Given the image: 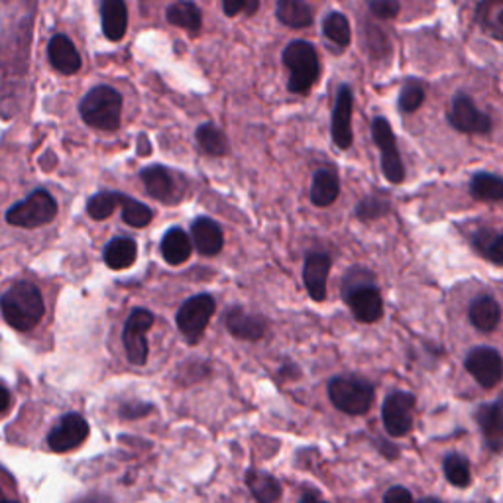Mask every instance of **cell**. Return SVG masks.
<instances>
[{"label": "cell", "instance_id": "cell-1", "mask_svg": "<svg viewBox=\"0 0 503 503\" xmlns=\"http://www.w3.org/2000/svg\"><path fill=\"white\" fill-rule=\"evenodd\" d=\"M0 311L10 327L20 332H28L40 325L43 312H46V303H43L40 287L22 279L6 289V293L0 299Z\"/></svg>", "mask_w": 503, "mask_h": 503}, {"label": "cell", "instance_id": "cell-2", "mask_svg": "<svg viewBox=\"0 0 503 503\" xmlns=\"http://www.w3.org/2000/svg\"><path fill=\"white\" fill-rule=\"evenodd\" d=\"M79 115L87 126L97 130H116L122 118V95L113 87L98 85L83 97Z\"/></svg>", "mask_w": 503, "mask_h": 503}, {"label": "cell", "instance_id": "cell-3", "mask_svg": "<svg viewBox=\"0 0 503 503\" xmlns=\"http://www.w3.org/2000/svg\"><path fill=\"white\" fill-rule=\"evenodd\" d=\"M282 60L289 70V91L297 95L309 93L321 75V63L315 46L303 40H295L284 50Z\"/></svg>", "mask_w": 503, "mask_h": 503}, {"label": "cell", "instance_id": "cell-4", "mask_svg": "<svg viewBox=\"0 0 503 503\" xmlns=\"http://www.w3.org/2000/svg\"><path fill=\"white\" fill-rule=\"evenodd\" d=\"M329 397L346 415H364L372 407L374 386L358 376H337L329 384Z\"/></svg>", "mask_w": 503, "mask_h": 503}, {"label": "cell", "instance_id": "cell-5", "mask_svg": "<svg viewBox=\"0 0 503 503\" xmlns=\"http://www.w3.org/2000/svg\"><path fill=\"white\" fill-rule=\"evenodd\" d=\"M58 217V203L46 189H36L6 212V222L18 228H40Z\"/></svg>", "mask_w": 503, "mask_h": 503}, {"label": "cell", "instance_id": "cell-6", "mask_svg": "<svg viewBox=\"0 0 503 503\" xmlns=\"http://www.w3.org/2000/svg\"><path fill=\"white\" fill-rule=\"evenodd\" d=\"M215 299L207 293H200L187 299L182 309L177 311V329L182 331L189 344H199L200 339L205 337L209 322L212 315H215Z\"/></svg>", "mask_w": 503, "mask_h": 503}, {"label": "cell", "instance_id": "cell-7", "mask_svg": "<svg viewBox=\"0 0 503 503\" xmlns=\"http://www.w3.org/2000/svg\"><path fill=\"white\" fill-rule=\"evenodd\" d=\"M154 312L148 309L136 307L132 309L122 331V344L128 362L134 366H144L148 362L150 346H148V331L154 327Z\"/></svg>", "mask_w": 503, "mask_h": 503}, {"label": "cell", "instance_id": "cell-8", "mask_svg": "<svg viewBox=\"0 0 503 503\" xmlns=\"http://www.w3.org/2000/svg\"><path fill=\"white\" fill-rule=\"evenodd\" d=\"M372 138L374 144L382 152V170L389 183H401L405 179V167L401 162V155L397 150V142L391 130L389 122L382 116H376L372 122Z\"/></svg>", "mask_w": 503, "mask_h": 503}, {"label": "cell", "instance_id": "cell-9", "mask_svg": "<svg viewBox=\"0 0 503 503\" xmlns=\"http://www.w3.org/2000/svg\"><path fill=\"white\" fill-rule=\"evenodd\" d=\"M413 413H415V396L409 391H394L384 401L382 419L391 437H405L413 429Z\"/></svg>", "mask_w": 503, "mask_h": 503}, {"label": "cell", "instance_id": "cell-10", "mask_svg": "<svg viewBox=\"0 0 503 503\" xmlns=\"http://www.w3.org/2000/svg\"><path fill=\"white\" fill-rule=\"evenodd\" d=\"M464 366L484 389L496 387L501 382L503 362H501V354L496 349H489V346H478V349H474L472 352H468Z\"/></svg>", "mask_w": 503, "mask_h": 503}, {"label": "cell", "instance_id": "cell-11", "mask_svg": "<svg viewBox=\"0 0 503 503\" xmlns=\"http://www.w3.org/2000/svg\"><path fill=\"white\" fill-rule=\"evenodd\" d=\"M449 120L452 128L464 134H488L491 130L489 115L482 113L466 93L454 95L449 110Z\"/></svg>", "mask_w": 503, "mask_h": 503}, {"label": "cell", "instance_id": "cell-12", "mask_svg": "<svg viewBox=\"0 0 503 503\" xmlns=\"http://www.w3.org/2000/svg\"><path fill=\"white\" fill-rule=\"evenodd\" d=\"M342 297L352 309L356 321L370 325V322H377L384 317V299L374 282L346 289V292H342Z\"/></svg>", "mask_w": 503, "mask_h": 503}, {"label": "cell", "instance_id": "cell-13", "mask_svg": "<svg viewBox=\"0 0 503 503\" xmlns=\"http://www.w3.org/2000/svg\"><path fill=\"white\" fill-rule=\"evenodd\" d=\"M88 437V423L79 413H67L48 434V444L53 452H70L81 446Z\"/></svg>", "mask_w": 503, "mask_h": 503}, {"label": "cell", "instance_id": "cell-14", "mask_svg": "<svg viewBox=\"0 0 503 503\" xmlns=\"http://www.w3.org/2000/svg\"><path fill=\"white\" fill-rule=\"evenodd\" d=\"M142 183L146 185L150 197L162 200L165 205L179 203L183 199V189L175 183V175L163 165H150L140 172Z\"/></svg>", "mask_w": 503, "mask_h": 503}, {"label": "cell", "instance_id": "cell-15", "mask_svg": "<svg viewBox=\"0 0 503 503\" xmlns=\"http://www.w3.org/2000/svg\"><path fill=\"white\" fill-rule=\"evenodd\" d=\"M352 105L350 87L340 85L332 113V140L340 150H349L352 146Z\"/></svg>", "mask_w": 503, "mask_h": 503}, {"label": "cell", "instance_id": "cell-16", "mask_svg": "<svg viewBox=\"0 0 503 503\" xmlns=\"http://www.w3.org/2000/svg\"><path fill=\"white\" fill-rule=\"evenodd\" d=\"M225 322L232 337L238 340L256 342L264 339V334L267 331V321L262 315H258V312L244 311L242 307H232L227 312Z\"/></svg>", "mask_w": 503, "mask_h": 503}, {"label": "cell", "instance_id": "cell-17", "mask_svg": "<svg viewBox=\"0 0 503 503\" xmlns=\"http://www.w3.org/2000/svg\"><path fill=\"white\" fill-rule=\"evenodd\" d=\"M48 58L55 71L63 75H75L81 70V55L77 51L75 43L65 33H55L48 43Z\"/></svg>", "mask_w": 503, "mask_h": 503}, {"label": "cell", "instance_id": "cell-18", "mask_svg": "<svg viewBox=\"0 0 503 503\" xmlns=\"http://www.w3.org/2000/svg\"><path fill=\"white\" fill-rule=\"evenodd\" d=\"M331 274V258L327 254H311L305 262L303 282L312 301L327 299V279Z\"/></svg>", "mask_w": 503, "mask_h": 503}, {"label": "cell", "instance_id": "cell-19", "mask_svg": "<svg viewBox=\"0 0 503 503\" xmlns=\"http://www.w3.org/2000/svg\"><path fill=\"white\" fill-rule=\"evenodd\" d=\"M100 20L107 40L120 42L128 30V8L125 0H100Z\"/></svg>", "mask_w": 503, "mask_h": 503}, {"label": "cell", "instance_id": "cell-20", "mask_svg": "<svg viewBox=\"0 0 503 503\" xmlns=\"http://www.w3.org/2000/svg\"><path fill=\"white\" fill-rule=\"evenodd\" d=\"M191 242L195 244L199 254L217 256L222 250V246H225V237H222V228L215 220L200 217L191 227Z\"/></svg>", "mask_w": 503, "mask_h": 503}, {"label": "cell", "instance_id": "cell-21", "mask_svg": "<svg viewBox=\"0 0 503 503\" xmlns=\"http://www.w3.org/2000/svg\"><path fill=\"white\" fill-rule=\"evenodd\" d=\"M468 315H470V322L476 331L494 332L501 321V307L491 295H480L472 301Z\"/></svg>", "mask_w": 503, "mask_h": 503}, {"label": "cell", "instance_id": "cell-22", "mask_svg": "<svg viewBox=\"0 0 503 503\" xmlns=\"http://www.w3.org/2000/svg\"><path fill=\"white\" fill-rule=\"evenodd\" d=\"M480 429L484 433V439L491 452H501L503 446V423H501V404L494 401L489 405H482L478 411Z\"/></svg>", "mask_w": 503, "mask_h": 503}, {"label": "cell", "instance_id": "cell-23", "mask_svg": "<svg viewBox=\"0 0 503 503\" xmlns=\"http://www.w3.org/2000/svg\"><path fill=\"white\" fill-rule=\"evenodd\" d=\"M193 254L191 237L183 228H170L162 240V256L170 265L185 264Z\"/></svg>", "mask_w": 503, "mask_h": 503}, {"label": "cell", "instance_id": "cell-24", "mask_svg": "<svg viewBox=\"0 0 503 503\" xmlns=\"http://www.w3.org/2000/svg\"><path fill=\"white\" fill-rule=\"evenodd\" d=\"M340 182L332 170H319L312 175L311 203L315 207H331L339 199Z\"/></svg>", "mask_w": 503, "mask_h": 503}, {"label": "cell", "instance_id": "cell-25", "mask_svg": "<svg viewBox=\"0 0 503 503\" xmlns=\"http://www.w3.org/2000/svg\"><path fill=\"white\" fill-rule=\"evenodd\" d=\"M138 258V246L132 238L118 237L105 246V264L110 270H126Z\"/></svg>", "mask_w": 503, "mask_h": 503}, {"label": "cell", "instance_id": "cell-26", "mask_svg": "<svg viewBox=\"0 0 503 503\" xmlns=\"http://www.w3.org/2000/svg\"><path fill=\"white\" fill-rule=\"evenodd\" d=\"M474 16L480 28L491 38L503 40V0H480Z\"/></svg>", "mask_w": 503, "mask_h": 503}, {"label": "cell", "instance_id": "cell-27", "mask_svg": "<svg viewBox=\"0 0 503 503\" xmlns=\"http://www.w3.org/2000/svg\"><path fill=\"white\" fill-rule=\"evenodd\" d=\"M165 18L172 26L183 28L187 32H199L203 26V14H200V8L191 3V0H179L167 6Z\"/></svg>", "mask_w": 503, "mask_h": 503}, {"label": "cell", "instance_id": "cell-28", "mask_svg": "<svg viewBox=\"0 0 503 503\" xmlns=\"http://www.w3.org/2000/svg\"><path fill=\"white\" fill-rule=\"evenodd\" d=\"M275 14L289 28H309L312 24V10L305 0H275Z\"/></svg>", "mask_w": 503, "mask_h": 503}, {"label": "cell", "instance_id": "cell-29", "mask_svg": "<svg viewBox=\"0 0 503 503\" xmlns=\"http://www.w3.org/2000/svg\"><path fill=\"white\" fill-rule=\"evenodd\" d=\"M246 486H248L250 494L260 503H274L282 498V486L277 480L270 474L260 470H248L246 472Z\"/></svg>", "mask_w": 503, "mask_h": 503}, {"label": "cell", "instance_id": "cell-30", "mask_svg": "<svg viewBox=\"0 0 503 503\" xmlns=\"http://www.w3.org/2000/svg\"><path fill=\"white\" fill-rule=\"evenodd\" d=\"M474 248L491 264L503 265V234L499 230L482 228L472 234Z\"/></svg>", "mask_w": 503, "mask_h": 503}, {"label": "cell", "instance_id": "cell-31", "mask_svg": "<svg viewBox=\"0 0 503 503\" xmlns=\"http://www.w3.org/2000/svg\"><path fill=\"white\" fill-rule=\"evenodd\" d=\"M470 193L478 200H488V203H499L503 199V179L499 175L480 172L472 177Z\"/></svg>", "mask_w": 503, "mask_h": 503}, {"label": "cell", "instance_id": "cell-32", "mask_svg": "<svg viewBox=\"0 0 503 503\" xmlns=\"http://www.w3.org/2000/svg\"><path fill=\"white\" fill-rule=\"evenodd\" d=\"M195 136H197L199 148L209 155L220 158V155H225L228 152V142H227L225 132L217 128L215 125H210V122H207V125H200L197 128Z\"/></svg>", "mask_w": 503, "mask_h": 503}, {"label": "cell", "instance_id": "cell-33", "mask_svg": "<svg viewBox=\"0 0 503 503\" xmlns=\"http://www.w3.org/2000/svg\"><path fill=\"white\" fill-rule=\"evenodd\" d=\"M118 207H122V220L132 228L148 227L154 219V212L148 205L128 195H118Z\"/></svg>", "mask_w": 503, "mask_h": 503}, {"label": "cell", "instance_id": "cell-34", "mask_svg": "<svg viewBox=\"0 0 503 503\" xmlns=\"http://www.w3.org/2000/svg\"><path fill=\"white\" fill-rule=\"evenodd\" d=\"M322 32H325V38L337 48H346L352 38L350 22L340 13H331L325 18V22H322Z\"/></svg>", "mask_w": 503, "mask_h": 503}, {"label": "cell", "instance_id": "cell-35", "mask_svg": "<svg viewBox=\"0 0 503 503\" xmlns=\"http://www.w3.org/2000/svg\"><path fill=\"white\" fill-rule=\"evenodd\" d=\"M444 476L456 488H468L472 482V468L462 454H449L444 458Z\"/></svg>", "mask_w": 503, "mask_h": 503}, {"label": "cell", "instance_id": "cell-36", "mask_svg": "<svg viewBox=\"0 0 503 503\" xmlns=\"http://www.w3.org/2000/svg\"><path fill=\"white\" fill-rule=\"evenodd\" d=\"M118 195L120 193H110V191H100L88 199L87 212L93 220H105L113 215L115 209L118 207Z\"/></svg>", "mask_w": 503, "mask_h": 503}, {"label": "cell", "instance_id": "cell-37", "mask_svg": "<svg viewBox=\"0 0 503 503\" xmlns=\"http://www.w3.org/2000/svg\"><path fill=\"white\" fill-rule=\"evenodd\" d=\"M424 103V85L417 79H411L404 85L399 93V108L404 113H415Z\"/></svg>", "mask_w": 503, "mask_h": 503}, {"label": "cell", "instance_id": "cell-38", "mask_svg": "<svg viewBox=\"0 0 503 503\" xmlns=\"http://www.w3.org/2000/svg\"><path fill=\"white\" fill-rule=\"evenodd\" d=\"M387 212H389V203L382 197H368L360 200L356 207V217L366 222L382 219L387 215Z\"/></svg>", "mask_w": 503, "mask_h": 503}, {"label": "cell", "instance_id": "cell-39", "mask_svg": "<svg viewBox=\"0 0 503 503\" xmlns=\"http://www.w3.org/2000/svg\"><path fill=\"white\" fill-rule=\"evenodd\" d=\"M260 6V0H222V10L227 16L237 14H256V10Z\"/></svg>", "mask_w": 503, "mask_h": 503}, {"label": "cell", "instance_id": "cell-40", "mask_svg": "<svg viewBox=\"0 0 503 503\" xmlns=\"http://www.w3.org/2000/svg\"><path fill=\"white\" fill-rule=\"evenodd\" d=\"M370 13L379 20H391L399 14L397 0H370Z\"/></svg>", "mask_w": 503, "mask_h": 503}, {"label": "cell", "instance_id": "cell-41", "mask_svg": "<svg viewBox=\"0 0 503 503\" xmlns=\"http://www.w3.org/2000/svg\"><path fill=\"white\" fill-rule=\"evenodd\" d=\"M152 409H154L152 404H142V401H134V404L122 405L120 417H125V419H140L144 415H148Z\"/></svg>", "mask_w": 503, "mask_h": 503}, {"label": "cell", "instance_id": "cell-42", "mask_svg": "<svg viewBox=\"0 0 503 503\" xmlns=\"http://www.w3.org/2000/svg\"><path fill=\"white\" fill-rule=\"evenodd\" d=\"M384 501L387 503H407L413 501L411 491L405 489L404 486H396V488H389L384 496Z\"/></svg>", "mask_w": 503, "mask_h": 503}, {"label": "cell", "instance_id": "cell-43", "mask_svg": "<svg viewBox=\"0 0 503 503\" xmlns=\"http://www.w3.org/2000/svg\"><path fill=\"white\" fill-rule=\"evenodd\" d=\"M10 405V391L6 386L0 384V413L6 411Z\"/></svg>", "mask_w": 503, "mask_h": 503}, {"label": "cell", "instance_id": "cell-44", "mask_svg": "<svg viewBox=\"0 0 503 503\" xmlns=\"http://www.w3.org/2000/svg\"><path fill=\"white\" fill-rule=\"evenodd\" d=\"M315 499H321V494H317V491H311V494L301 496V501H315Z\"/></svg>", "mask_w": 503, "mask_h": 503}, {"label": "cell", "instance_id": "cell-45", "mask_svg": "<svg viewBox=\"0 0 503 503\" xmlns=\"http://www.w3.org/2000/svg\"><path fill=\"white\" fill-rule=\"evenodd\" d=\"M8 496H6V491H3V488H0V499H6Z\"/></svg>", "mask_w": 503, "mask_h": 503}]
</instances>
